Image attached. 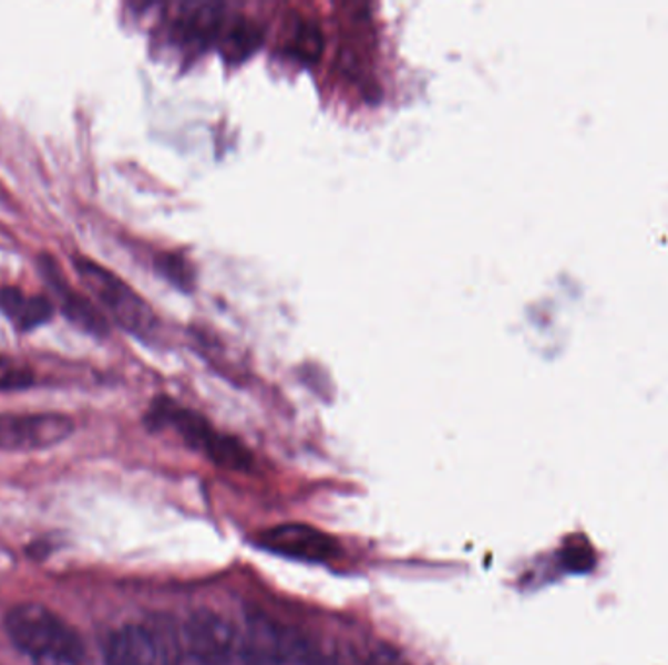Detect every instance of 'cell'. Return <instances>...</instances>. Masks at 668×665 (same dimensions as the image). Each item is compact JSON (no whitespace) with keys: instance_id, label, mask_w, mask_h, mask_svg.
<instances>
[{"instance_id":"obj_1","label":"cell","mask_w":668,"mask_h":665,"mask_svg":"<svg viewBox=\"0 0 668 665\" xmlns=\"http://www.w3.org/2000/svg\"><path fill=\"white\" fill-rule=\"evenodd\" d=\"M4 626L12 644L35 665H86L81 636L42 603L10 609Z\"/></svg>"},{"instance_id":"obj_2","label":"cell","mask_w":668,"mask_h":665,"mask_svg":"<svg viewBox=\"0 0 668 665\" xmlns=\"http://www.w3.org/2000/svg\"><path fill=\"white\" fill-rule=\"evenodd\" d=\"M145 422L153 429L173 427L192 449L202 453L217 467L239 472L253 467V455L239 439L219 434L198 412L188 411L166 396H161L151 404Z\"/></svg>"},{"instance_id":"obj_3","label":"cell","mask_w":668,"mask_h":665,"mask_svg":"<svg viewBox=\"0 0 668 665\" xmlns=\"http://www.w3.org/2000/svg\"><path fill=\"white\" fill-rule=\"evenodd\" d=\"M73 266L86 291L104 311L133 336L148 340L158 329L157 314L143 297L114 271L83 254H73Z\"/></svg>"},{"instance_id":"obj_4","label":"cell","mask_w":668,"mask_h":665,"mask_svg":"<svg viewBox=\"0 0 668 665\" xmlns=\"http://www.w3.org/2000/svg\"><path fill=\"white\" fill-rule=\"evenodd\" d=\"M73 419L58 412L0 414V451H38L65 441Z\"/></svg>"},{"instance_id":"obj_5","label":"cell","mask_w":668,"mask_h":665,"mask_svg":"<svg viewBox=\"0 0 668 665\" xmlns=\"http://www.w3.org/2000/svg\"><path fill=\"white\" fill-rule=\"evenodd\" d=\"M184 641L196 665H229L235 656L237 633L225 616L199 609L184 624Z\"/></svg>"},{"instance_id":"obj_6","label":"cell","mask_w":668,"mask_h":665,"mask_svg":"<svg viewBox=\"0 0 668 665\" xmlns=\"http://www.w3.org/2000/svg\"><path fill=\"white\" fill-rule=\"evenodd\" d=\"M258 544L265 551L286 559L314 564H322L340 557L339 542L335 537L306 523H284L266 529L258 534Z\"/></svg>"},{"instance_id":"obj_7","label":"cell","mask_w":668,"mask_h":665,"mask_svg":"<svg viewBox=\"0 0 668 665\" xmlns=\"http://www.w3.org/2000/svg\"><path fill=\"white\" fill-rule=\"evenodd\" d=\"M38 270L42 273L43 281L48 283L51 295L55 297L63 316L73 322L74 326L89 332L92 336H106L110 332L106 316L100 312L99 306L92 303L89 297L79 293L69 283L65 273L59 268L58 260L48 252L38 256Z\"/></svg>"},{"instance_id":"obj_8","label":"cell","mask_w":668,"mask_h":665,"mask_svg":"<svg viewBox=\"0 0 668 665\" xmlns=\"http://www.w3.org/2000/svg\"><path fill=\"white\" fill-rule=\"evenodd\" d=\"M106 665H168L163 642L140 624H127L107 638L104 646Z\"/></svg>"},{"instance_id":"obj_9","label":"cell","mask_w":668,"mask_h":665,"mask_svg":"<svg viewBox=\"0 0 668 665\" xmlns=\"http://www.w3.org/2000/svg\"><path fill=\"white\" fill-rule=\"evenodd\" d=\"M286 642L273 621L250 616L240 641V665H281L288 657Z\"/></svg>"},{"instance_id":"obj_10","label":"cell","mask_w":668,"mask_h":665,"mask_svg":"<svg viewBox=\"0 0 668 665\" xmlns=\"http://www.w3.org/2000/svg\"><path fill=\"white\" fill-rule=\"evenodd\" d=\"M0 311L18 332H32L53 319L55 303L48 295H30L24 289L7 285L0 289Z\"/></svg>"},{"instance_id":"obj_11","label":"cell","mask_w":668,"mask_h":665,"mask_svg":"<svg viewBox=\"0 0 668 665\" xmlns=\"http://www.w3.org/2000/svg\"><path fill=\"white\" fill-rule=\"evenodd\" d=\"M225 17L222 4H186L176 18V32L194 48L219 42Z\"/></svg>"},{"instance_id":"obj_12","label":"cell","mask_w":668,"mask_h":665,"mask_svg":"<svg viewBox=\"0 0 668 665\" xmlns=\"http://www.w3.org/2000/svg\"><path fill=\"white\" fill-rule=\"evenodd\" d=\"M260 42H263V30L247 18H235L232 24L223 28L222 38H219L222 55L229 63L247 59L253 51L258 50Z\"/></svg>"},{"instance_id":"obj_13","label":"cell","mask_w":668,"mask_h":665,"mask_svg":"<svg viewBox=\"0 0 668 665\" xmlns=\"http://www.w3.org/2000/svg\"><path fill=\"white\" fill-rule=\"evenodd\" d=\"M289 51L294 58L299 59L301 63L311 65L319 61L325 51V35H322L321 25L314 20H304L299 22L296 32L291 35Z\"/></svg>"},{"instance_id":"obj_14","label":"cell","mask_w":668,"mask_h":665,"mask_svg":"<svg viewBox=\"0 0 668 665\" xmlns=\"http://www.w3.org/2000/svg\"><path fill=\"white\" fill-rule=\"evenodd\" d=\"M155 270L181 291H192L194 289L196 276L192 270V263L182 254L161 252V254L155 256Z\"/></svg>"},{"instance_id":"obj_15","label":"cell","mask_w":668,"mask_h":665,"mask_svg":"<svg viewBox=\"0 0 668 665\" xmlns=\"http://www.w3.org/2000/svg\"><path fill=\"white\" fill-rule=\"evenodd\" d=\"M35 385V371L30 363L0 354V391H24Z\"/></svg>"},{"instance_id":"obj_16","label":"cell","mask_w":668,"mask_h":665,"mask_svg":"<svg viewBox=\"0 0 668 665\" xmlns=\"http://www.w3.org/2000/svg\"><path fill=\"white\" fill-rule=\"evenodd\" d=\"M286 652H288V656L296 659V665H339L335 659L317 654L315 650L304 646V644H288L286 642Z\"/></svg>"},{"instance_id":"obj_17","label":"cell","mask_w":668,"mask_h":665,"mask_svg":"<svg viewBox=\"0 0 668 665\" xmlns=\"http://www.w3.org/2000/svg\"><path fill=\"white\" fill-rule=\"evenodd\" d=\"M366 665H404V662L389 648H376L371 652Z\"/></svg>"},{"instance_id":"obj_18","label":"cell","mask_w":668,"mask_h":665,"mask_svg":"<svg viewBox=\"0 0 668 665\" xmlns=\"http://www.w3.org/2000/svg\"><path fill=\"white\" fill-rule=\"evenodd\" d=\"M194 665H196V664H194Z\"/></svg>"}]
</instances>
